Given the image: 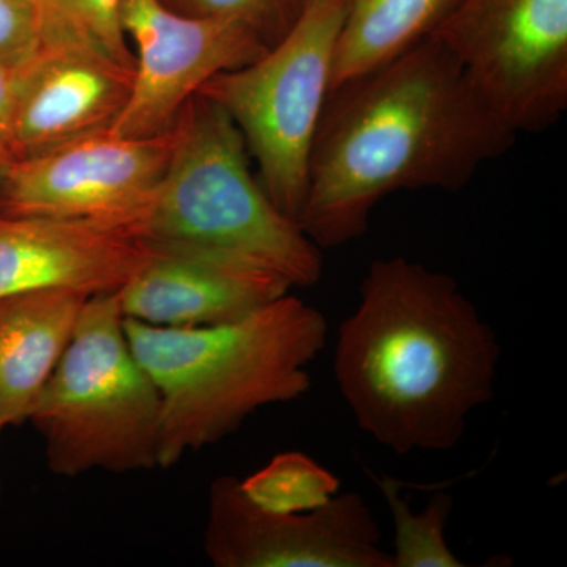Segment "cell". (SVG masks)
<instances>
[{
	"label": "cell",
	"mask_w": 567,
	"mask_h": 567,
	"mask_svg": "<svg viewBox=\"0 0 567 567\" xmlns=\"http://www.w3.org/2000/svg\"><path fill=\"white\" fill-rule=\"evenodd\" d=\"M516 137L450 51L429 37L330 92L298 226L317 248L350 244L363 237L372 212L390 194L458 192Z\"/></svg>",
	"instance_id": "obj_1"
},
{
	"label": "cell",
	"mask_w": 567,
	"mask_h": 567,
	"mask_svg": "<svg viewBox=\"0 0 567 567\" xmlns=\"http://www.w3.org/2000/svg\"><path fill=\"white\" fill-rule=\"evenodd\" d=\"M502 346L453 276L377 259L339 324L333 374L358 427L399 456L446 453L495 395Z\"/></svg>",
	"instance_id": "obj_2"
},
{
	"label": "cell",
	"mask_w": 567,
	"mask_h": 567,
	"mask_svg": "<svg viewBox=\"0 0 567 567\" xmlns=\"http://www.w3.org/2000/svg\"><path fill=\"white\" fill-rule=\"evenodd\" d=\"M123 330L162 398L158 468L235 434L264 406L303 398L328 342L323 312L290 292L230 323L181 330L123 317Z\"/></svg>",
	"instance_id": "obj_3"
},
{
	"label": "cell",
	"mask_w": 567,
	"mask_h": 567,
	"mask_svg": "<svg viewBox=\"0 0 567 567\" xmlns=\"http://www.w3.org/2000/svg\"><path fill=\"white\" fill-rule=\"evenodd\" d=\"M174 133L166 173L130 233L235 254L292 287L316 286L323 275L320 248L256 181L244 136L223 107L197 93Z\"/></svg>",
	"instance_id": "obj_4"
},
{
	"label": "cell",
	"mask_w": 567,
	"mask_h": 567,
	"mask_svg": "<svg viewBox=\"0 0 567 567\" xmlns=\"http://www.w3.org/2000/svg\"><path fill=\"white\" fill-rule=\"evenodd\" d=\"M162 398L123 330L117 293L92 295L29 420L52 475L158 468Z\"/></svg>",
	"instance_id": "obj_5"
},
{
	"label": "cell",
	"mask_w": 567,
	"mask_h": 567,
	"mask_svg": "<svg viewBox=\"0 0 567 567\" xmlns=\"http://www.w3.org/2000/svg\"><path fill=\"white\" fill-rule=\"evenodd\" d=\"M349 0H308L256 61L216 74L199 95L223 107L259 166L276 207L298 221L309 162L331 92L336 40Z\"/></svg>",
	"instance_id": "obj_6"
},
{
	"label": "cell",
	"mask_w": 567,
	"mask_h": 567,
	"mask_svg": "<svg viewBox=\"0 0 567 567\" xmlns=\"http://www.w3.org/2000/svg\"><path fill=\"white\" fill-rule=\"evenodd\" d=\"M431 37L513 133H539L567 107V0H457Z\"/></svg>",
	"instance_id": "obj_7"
},
{
	"label": "cell",
	"mask_w": 567,
	"mask_h": 567,
	"mask_svg": "<svg viewBox=\"0 0 567 567\" xmlns=\"http://www.w3.org/2000/svg\"><path fill=\"white\" fill-rule=\"evenodd\" d=\"M174 128L152 137L91 134L0 167V212L130 233L173 155Z\"/></svg>",
	"instance_id": "obj_8"
},
{
	"label": "cell",
	"mask_w": 567,
	"mask_h": 567,
	"mask_svg": "<svg viewBox=\"0 0 567 567\" xmlns=\"http://www.w3.org/2000/svg\"><path fill=\"white\" fill-rule=\"evenodd\" d=\"M380 543L379 522L358 492L308 513L264 509L230 475L208 492L204 551L216 567H394Z\"/></svg>",
	"instance_id": "obj_9"
},
{
	"label": "cell",
	"mask_w": 567,
	"mask_h": 567,
	"mask_svg": "<svg viewBox=\"0 0 567 567\" xmlns=\"http://www.w3.org/2000/svg\"><path fill=\"white\" fill-rule=\"evenodd\" d=\"M121 18L136 55L128 103L110 130L117 136L171 132L212 78L248 65L270 48L241 22L192 17L163 0H122Z\"/></svg>",
	"instance_id": "obj_10"
},
{
	"label": "cell",
	"mask_w": 567,
	"mask_h": 567,
	"mask_svg": "<svg viewBox=\"0 0 567 567\" xmlns=\"http://www.w3.org/2000/svg\"><path fill=\"white\" fill-rule=\"evenodd\" d=\"M133 78L134 65L99 48L48 41L13 73L7 162L107 132L128 103Z\"/></svg>",
	"instance_id": "obj_11"
},
{
	"label": "cell",
	"mask_w": 567,
	"mask_h": 567,
	"mask_svg": "<svg viewBox=\"0 0 567 567\" xmlns=\"http://www.w3.org/2000/svg\"><path fill=\"white\" fill-rule=\"evenodd\" d=\"M148 245L145 262L115 292L125 319L181 330L213 327L244 319L292 289L281 275L235 254L169 241Z\"/></svg>",
	"instance_id": "obj_12"
},
{
	"label": "cell",
	"mask_w": 567,
	"mask_h": 567,
	"mask_svg": "<svg viewBox=\"0 0 567 567\" xmlns=\"http://www.w3.org/2000/svg\"><path fill=\"white\" fill-rule=\"evenodd\" d=\"M151 245L118 227L0 212V298L32 290H121Z\"/></svg>",
	"instance_id": "obj_13"
},
{
	"label": "cell",
	"mask_w": 567,
	"mask_h": 567,
	"mask_svg": "<svg viewBox=\"0 0 567 567\" xmlns=\"http://www.w3.org/2000/svg\"><path fill=\"white\" fill-rule=\"evenodd\" d=\"M91 297L48 289L0 298V421L6 427L29 420Z\"/></svg>",
	"instance_id": "obj_14"
},
{
	"label": "cell",
	"mask_w": 567,
	"mask_h": 567,
	"mask_svg": "<svg viewBox=\"0 0 567 567\" xmlns=\"http://www.w3.org/2000/svg\"><path fill=\"white\" fill-rule=\"evenodd\" d=\"M457 0H349L336 40L331 91L429 39Z\"/></svg>",
	"instance_id": "obj_15"
},
{
	"label": "cell",
	"mask_w": 567,
	"mask_h": 567,
	"mask_svg": "<svg viewBox=\"0 0 567 567\" xmlns=\"http://www.w3.org/2000/svg\"><path fill=\"white\" fill-rule=\"evenodd\" d=\"M374 477L393 518L394 567H465L446 540V527L453 514L454 498L447 492H435L423 511L415 513L393 477Z\"/></svg>",
	"instance_id": "obj_16"
},
{
	"label": "cell",
	"mask_w": 567,
	"mask_h": 567,
	"mask_svg": "<svg viewBox=\"0 0 567 567\" xmlns=\"http://www.w3.org/2000/svg\"><path fill=\"white\" fill-rule=\"evenodd\" d=\"M251 502L275 513H308L339 494L341 481L308 454L287 451L240 481Z\"/></svg>",
	"instance_id": "obj_17"
},
{
	"label": "cell",
	"mask_w": 567,
	"mask_h": 567,
	"mask_svg": "<svg viewBox=\"0 0 567 567\" xmlns=\"http://www.w3.org/2000/svg\"><path fill=\"white\" fill-rule=\"evenodd\" d=\"M37 3L47 43L91 44L117 61L134 65V55L123 32L122 0H37Z\"/></svg>",
	"instance_id": "obj_18"
},
{
	"label": "cell",
	"mask_w": 567,
	"mask_h": 567,
	"mask_svg": "<svg viewBox=\"0 0 567 567\" xmlns=\"http://www.w3.org/2000/svg\"><path fill=\"white\" fill-rule=\"evenodd\" d=\"M167 7L192 17L221 18L248 25L271 47L297 18V0H163Z\"/></svg>",
	"instance_id": "obj_19"
},
{
	"label": "cell",
	"mask_w": 567,
	"mask_h": 567,
	"mask_svg": "<svg viewBox=\"0 0 567 567\" xmlns=\"http://www.w3.org/2000/svg\"><path fill=\"white\" fill-rule=\"evenodd\" d=\"M44 29L37 0H0V63L24 69L43 50Z\"/></svg>",
	"instance_id": "obj_20"
},
{
	"label": "cell",
	"mask_w": 567,
	"mask_h": 567,
	"mask_svg": "<svg viewBox=\"0 0 567 567\" xmlns=\"http://www.w3.org/2000/svg\"><path fill=\"white\" fill-rule=\"evenodd\" d=\"M11 107H13V71L0 63V162H7Z\"/></svg>",
	"instance_id": "obj_21"
},
{
	"label": "cell",
	"mask_w": 567,
	"mask_h": 567,
	"mask_svg": "<svg viewBox=\"0 0 567 567\" xmlns=\"http://www.w3.org/2000/svg\"><path fill=\"white\" fill-rule=\"evenodd\" d=\"M305 2H308V0H297L298 7L303 6Z\"/></svg>",
	"instance_id": "obj_22"
},
{
	"label": "cell",
	"mask_w": 567,
	"mask_h": 567,
	"mask_svg": "<svg viewBox=\"0 0 567 567\" xmlns=\"http://www.w3.org/2000/svg\"><path fill=\"white\" fill-rule=\"evenodd\" d=\"M6 427V425L2 424V421H0V432H2V429Z\"/></svg>",
	"instance_id": "obj_23"
},
{
	"label": "cell",
	"mask_w": 567,
	"mask_h": 567,
	"mask_svg": "<svg viewBox=\"0 0 567 567\" xmlns=\"http://www.w3.org/2000/svg\"><path fill=\"white\" fill-rule=\"evenodd\" d=\"M0 167H2V162H0Z\"/></svg>",
	"instance_id": "obj_24"
}]
</instances>
